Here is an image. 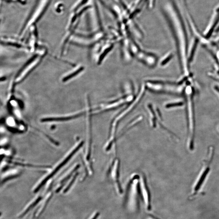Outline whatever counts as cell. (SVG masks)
Wrapping results in <instances>:
<instances>
[{
	"label": "cell",
	"instance_id": "6da1fadb",
	"mask_svg": "<svg viewBox=\"0 0 219 219\" xmlns=\"http://www.w3.org/2000/svg\"><path fill=\"white\" fill-rule=\"evenodd\" d=\"M46 54L47 51L45 48L40 49L37 53L29 59L16 74L13 79L12 88L14 89L16 85L24 81L31 72L41 64Z\"/></svg>",
	"mask_w": 219,
	"mask_h": 219
},
{
	"label": "cell",
	"instance_id": "7a4b0ae2",
	"mask_svg": "<svg viewBox=\"0 0 219 219\" xmlns=\"http://www.w3.org/2000/svg\"><path fill=\"white\" fill-rule=\"evenodd\" d=\"M83 145V142H81L80 143L78 144V145H77L76 147H75V148H74V149L72 151H71V152L69 154V155H68V156L65 157V158L64 160H63L62 162H60L59 165H58L56 167V168L53 170V171H52L51 172H50L49 174L46 176V177H45V178H44V179H43V180H42V181H41L40 183L37 185V186L36 187V188L34 189L35 192H36L38 191L39 190V189H40V188H41L45 183H46V182H47V181H48V180H49V179H50V178H51L52 177L54 176L55 174H56V173H57L59 171V170L61 169V168H63V167L69 161H70V160L72 158V157L73 156V155H74L75 154L77 153V152L80 149V148L82 147Z\"/></svg>",
	"mask_w": 219,
	"mask_h": 219
},
{
	"label": "cell",
	"instance_id": "3957f363",
	"mask_svg": "<svg viewBox=\"0 0 219 219\" xmlns=\"http://www.w3.org/2000/svg\"><path fill=\"white\" fill-rule=\"evenodd\" d=\"M138 177L134 178L130 182L129 187L127 201L128 207L130 209L135 210L138 206Z\"/></svg>",
	"mask_w": 219,
	"mask_h": 219
},
{
	"label": "cell",
	"instance_id": "277c9868",
	"mask_svg": "<svg viewBox=\"0 0 219 219\" xmlns=\"http://www.w3.org/2000/svg\"><path fill=\"white\" fill-rule=\"evenodd\" d=\"M146 183L145 178L144 177H141L140 179V190L143 200L146 209L150 211L151 209L150 195Z\"/></svg>",
	"mask_w": 219,
	"mask_h": 219
},
{
	"label": "cell",
	"instance_id": "5b68a950",
	"mask_svg": "<svg viewBox=\"0 0 219 219\" xmlns=\"http://www.w3.org/2000/svg\"><path fill=\"white\" fill-rule=\"evenodd\" d=\"M117 161L115 162L114 167L111 172V178L114 183L117 192L119 194H121L122 193V190L119 181L118 162Z\"/></svg>",
	"mask_w": 219,
	"mask_h": 219
},
{
	"label": "cell",
	"instance_id": "8992f818",
	"mask_svg": "<svg viewBox=\"0 0 219 219\" xmlns=\"http://www.w3.org/2000/svg\"><path fill=\"white\" fill-rule=\"evenodd\" d=\"M84 68L82 67H80V68L76 69L75 70H73L72 72L70 73L69 74H67L66 76H65L62 78V81L63 82H66L71 80V79L74 78L76 76L78 75L80 72L83 70Z\"/></svg>",
	"mask_w": 219,
	"mask_h": 219
},
{
	"label": "cell",
	"instance_id": "52a82bcc",
	"mask_svg": "<svg viewBox=\"0 0 219 219\" xmlns=\"http://www.w3.org/2000/svg\"><path fill=\"white\" fill-rule=\"evenodd\" d=\"M41 197L39 196V197L38 198H37L36 200L34 201L33 203H32L30 204L29 206H27V208H26L22 212V213L20 214V217H22L24 216V215H26V214H27V213H28V212H29L30 209H31L34 207L35 205H37V203H38L39 202V201L41 200Z\"/></svg>",
	"mask_w": 219,
	"mask_h": 219
},
{
	"label": "cell",
	"instance_id": "ba28073f",
	"mask_svg": "<svg viewBox=\"0 0 219 219\" xmlns=\"http://www.w3.org/2000/svg\"><path fill=\"white\" fill-rule=\"evenodd\" d=\"M198 42V39H196L195 44H194L191 53L190 58H189V61H192L193 58L194 54H195V51H196V48H197Z\"/></svg>",
	"mask_w": 219,
	"mask_h": 219
},
{
	"label": "cell",
	"instance_id": "9c48e42d",
	"mask_svg": "<svg viewBox=\"0 0 219 219\" xmlns=\"http://www.w3.org/2000/svg\"><path fill=\"white\" fill-rule=\"evenodd\" d=\"M183 105V103L182 102H180L168 104L166 105V107L167 108H170L174 107L181 106Z\"/></svg>",
	"mask_w": 219,
	"mask_h": 219
},
{
	"label": "cell",
	"instance_id": "30bf717a",
	"mask_svg": "<svg viewBox=\"0 0 219 219\" xmlns=\"http://www.w3.org/2000/svg\"><path fill=\"white\" fill-rule=\"evenodd\" d=\"M172 55H170L169 56H168V57L166 59H165L164 60V61H163V62H162V65H164L166 64V63H167L168 62H169V61L171 59H172Z\"/></svg>",
	"mask_w": 219,
	"mask_h": 219
},
{
	"label": "cell",
	"instance_id": "8fae6325",
	"mask_svg": "<svg viewBox=\"0 0 219 219\" xmlns=\"http://www.w3.org/2000/svg\"><path fill=\"white\" fill-rule=\"evenodd\" d=\"M99 213L98 212H96L95 213L93 214L91 217L90 219H97V218H98L99 215Z\"/></svg>",
	"mask_w": 219,
	"mask_h": 219
},
{
	"label": "cell",
	"instance_id": "7c38bea8",
	"mask_svg": "<svg viewBox=\"0 0 219 219\" xmlns=\"http://www.w3.org/2000/svg\"><path fill=\"white\" fill-rule=\"evenodd\" d=\"M147 219H157L156 218L154 217L151 216V215H148V218H147Z\"/></svg>",
	"mask_w": 219,
	"mask_h": 219
}]
</instances>
